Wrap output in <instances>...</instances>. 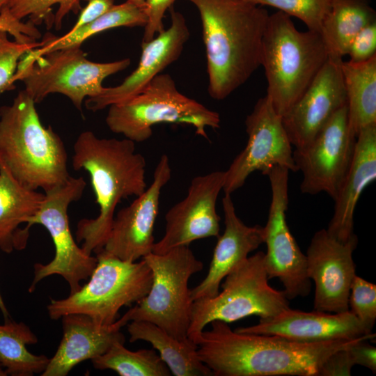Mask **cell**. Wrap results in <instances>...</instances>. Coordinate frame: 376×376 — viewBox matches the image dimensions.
<instances>
[{
  "label": "cell",
  "instance_id": "cell-1",
  "mask_svg": "<svg viewBox=\"0 0 376 376\" xmlns=\"http://www.w3.org/2000/svg\"><path fill=\"white\" fill-rule=\"evenodd\" d=\"M192 339L199 359L216 376H320L322 366L334 352L375 334L356 338L301 343L277 336L232 330L219 320L210 323Z\"/></svg>",
  "mask_w": 376,
  "mask_h": 376
},
{
  "label": "cell",
  "instance_id": "cell-2",
  "mask_svg": "<svg viewBox=\"0 0 376 376\" xmlns=\"http://www.w3.org/2000/svg\"><path fill=\"white\" fill-rule=\"evenodd\" d=\"M187 1L196 6L201 20L208 93L224 100L260 66L269 14L248 0Z\"/></svg>",
  "mask_w": 376,
  "mask_h": 376
},
{
  "label": "cell",
  "instance_id": "cell-3",
  "mask_svg": "<svg viewBox=\"0 0 376 376\" xmlns=\"http://www.w3.org/2000/svg\"><path fill=\"white\" fill-rule=\"evenodd\" d=\"M72 168L90 175L99 206L93 219H82L77 226L76 239L88 254L102 249L108 237L118 204L137 196L147 188L145 157L127 139L100 138L92 131L81 132L73 145Z\"/></svg>",
  "mask_w": 376,
  "mask_h": 376
},
{
  "label": "cell",
  "instance_id": "cell-4",
  "mask_svg": "<svg viewBox=\"0 0 376 376\" xmlns=\"http://www.w3.org/2000/svg\"><path fill=\"white\" fill-rule=\"evenodd\" d=\"M36 104L24 90L0 108V159L19 182L45 193L70 175L65 144L51 126L43 125Z\"/></svg>",
  "mask_w": 376,
  "mask_h": 376
},
{
  "label": "cell",
  "instance_id": "cell-5",
  "mask_svg": "<svg viewBox=\"0 0 376 376\" xmlns=\"http://www.w3.org/2000/svg\"><path fill=\"white\" fill-rule=\"evenodd\" d=\"M329 55L320 33L300 31L290 17L269 15L264 32L261 63L267 94L278 114L283 116L299 100Z\"/></svg>",
  "mask_w": 376,
  "mask_h": 376
},
{
  "label": "cell",
  "instance_id": "cell-6",
  "mask_svg": "<svg viewBox=\"0 0 376 376\" xmlns=\"http://www.w3.org/2000/svg\"><path fill=\"white\" fill-rule=\"evenodd\" d=\"M105 122L111 132L135 143L150 139L159 123L190 125L208 139L206 129L219 128L221 119L217 111L180 93L171 75L159 74L136 95L110 105Z\"/></svg>",
  "mask_w": 376,
  "mask_h": 376
},
{
  "label": "cell",
  "instance_id": "cell-7",
  "mask_svg": "<svg viewBox=\"0 0 376 376\" xmlns=\"http://www.w3.org/2000/svg\"><path fill=\"white\" fill-rule=\"evenodd\" d=\"M88 281L62 299H52L47 309L49 318L58 320L70 313H81L102 325L118 319V311L144 297L150 288L152 274L144 259L123 260L100 251Z\"/></svg>",
  "mask_w": 376,
  "mask_h": 376
},
{
  "label": "cell",
  "instance_id": "cell-8",
  "mask_svg": "<svg viewBox=\"0 0 376 376\" xmlns=\"http://www.w3.org/2000/svg\"><path fill=\"white\" fill-rule=\"evenodd\" d=\"M143 259L152 274L150 288L118 322L123 327L131 321L149 322L178 339L187 338L193 303L188 283L192 275L203 269V263L189 246L163 254L152 252Z\"/></svg>",
  "mask_w": 376,
  "mask_h": 376
},
{
  "label": "cell",
  "instance_id": "cell-9",
  "mask_svg": "<svg viewBox=\"0 0 376 376\" xmlns=\"http://www.w3.org/2000/svg\"><path fill=\"white\" fill-rule=\"evenodd\" d=\"M130 58L99 63L88 60L81 46L54 50L19 61L13 82L20 80L36 103L47 95L66 96L79 111L86 99L100 95L103 81L130 65Z\"/></svg>",
  "mask_w": 376,
  "mask_h": 376
},
{
  "label": "cell",
  "instance_id": "cell-10",
  "mask_svg": "<svg viewBox=\"0 0 376 376\" xmlns=\"http://www.w3.org/2000/svg\"><path fill=\"white\" fill-rule=\"evenodd\" d=\"M268 281L265 253L249 256L226 275L221 292L193 301L188 337H194L214 320L228 324L253 315L268 318L289 308L283 290L273 288Z\"/></svg>",
  "mask_w": 376,
  "mask_h": 376
},
{
  "label": "cell",
  "instance_id": "cell-11",
  "mask_svg": "<svg viewBox=\"0 0 376 376\" xmlns=\"http://www.w3.org/2000/svg\"><path fill=\"white\" fill-rule=\"evenodd\" d=\"M86 185L82 177L70 176L63 185L45 192L39 210L28 219L25 228L29 230L35 224L44 226L55 248L54 257L49 263L34 265V276L29 292L33 291L42 279L56 274L67 281L72 294L81 288V282L88 279L93 272L97 258L77 244L68 215L70 205L81 197Z\"/></svg>",
  "mask_w": 376,
  "mask_h": 376
},
{
  "label": "cell",
  "instance_id": "cell-12",
  "mask_svg": "<svg viewBox=\"0 0 376 376\" xmlns=\"http://www.w3.org/2000/svg\"><path fill=\"white\" fill-rule=\"evenodd\" d=\"M285 167H272L265 174L269 180L272 198L264 227L267 252L265 268L268 279H279L290 300L306 297L311 289L306 257L299 249L286 221L288 207V176Z\"/></svg>",
  "mask_w": 376,
  "mask_h": 376
},
{
  "label": "cell",
  "instance_id": "cell-13",
  "mask_svg": "<svg viewBox=\"0 0 376 376\" xmlns=\"http://www.w3.org/2000/svg\"><path fill=\"white\" fill-rule=\"evenodd\" d=\"M356 139L350 127L346 104L309 143L293 151L295 164L303 176L301 193L324 192L334 201L350 167Z\"/></svg>",
  "mask_w": 376,
  "mask_h": 376
},
{
  "label": "cell",
  "instance_id": "cell-14",
  "mask_svg": "<svg viewBox=\"0 0 376 376\" xmlns=\"http://www.w3.org/2000/svg\"><path fill=\"white\" fill-rule=\"evenodd\" d=\"M245 126L247 143L225 171L224 194H231L241 188L255 171L265 175L276 166L294 173L298 171L282 116L274 110L267 95L256 102L245 119Z\"/></svg>",
  "mask_w": 376,
  "mask_h": 376
},
{
  "label": "cell",
  "instance_id": "cell-15",
  "mask_svg": "<svg viewBox=\"0 0 376 376\" xmlns=\"http://www.w3.org/2000/svg\"><path fill=\"white\" fill-rule=\"evenodd\" d=\"M224 180L225 171H221L191 180L186 196L165 214V232L155 242L152 253L163 254L198 240L219 236L220 217L216 205Z\"/></svg>",
  "mask_w": 376,
  "mask_h": 376
},
{
  "label": "cell",
  "instance_id": "cell-16",
  "mask_svg": "<svg viewBox=\"0 0 376 376\" xmlns=\"http://www.w3.org/2000/svg\"><path fill=\"white\" fill-rule=\"evenodd\" d=\"M357 244L356 235L346 242L335 239L324 228L313 235L306 257L307 274L315 284V311H349L350 286L357 275L352 254Z\"/></svg>",
  "mask_w": 376,
  "mask_h": 376
},
{
  "label": "cell",
  "instance_id": "cell-17",
  "mask_svg": "<svg viewBox=\"0 0 376 376\" xmlns=\"http://www.w3.org/2000/svg\"><path fill=\"white\" fill-rule=\"evenodd\" d=\"M171 178L169 159L164 154L155 169L150 185L114 216L102 251L129 262L137 261L152 252L161 191Z\"/></svg>",
  "mask_w": 376,
  "mask_h": 376
},
{
  "label": "cell",
  "instance_id": "cell-18",
  "mask_svg": "<svg viewBox=\"0 0 376 376\" xmlns=\"http://www.w3.org/2000/svg\"><path fill=\"white\" fill-rule=\"evenodd\" d=\"M342 61L328 57L299 100L282 116L284 129L295 148L309 143L331 117L347 104Z\"/></svg>",
  "mask_w": 376,
  "mask_h": 376
},
{
  "label": "cell",
  "instance_id": "cell-19",
  "mask_svg": "<svg viewBox=\"0 0 376 376\" xmlns=\"http://www.w3.org/2000/svg\"><path fill=\"white\" fill-rule=\"evenodd\" d=\"M171 25L151 40L141 43L137 68L119 85L104 87L102 92L85 100L87 109L97 111L126 101L142 91L169 65L178 59L190 33L182 13L169 9Z\"/></svg>",
  "mask_w": 376,
  "mask_h": 376
},
{
  "label": "cell",
  "instance_id": "cell-20",
  "mask_svg": "<svg viewBox=\"0 0 376 376\" xmlns=\"http://www.w3.org/2000/svg\"><path fill=\"white\" fill-rule=\"evenodd\" d=\"M235 331L277 336L301 343L356 338L369 335L350 311L336 313L315 310L306 312L290 307L274 316L260 318L255 325L237 327Z\"/></svg>",
  "mask_w": 376,
  "mask_h": 376
},
{
  "label": "cell",
  "instance_id": "cell-21",
  "mask_svg": "<svg viewBox=\"0 0 376 376\" xmlns=\"http://www.w3.org/2000/svg\"><path fill=\"white\" fill-rule=\"evenodd\" d=\"M222 207L225 229L223 234L217 237L206 276L196 287L190 289L193 301L217 295L226 275L265 242L264 227L246 225L237 215L230 194H225Z\"/></svg>",
  "mask_w": 376,
  "mask_h": 376
},
{
  "label": "cell",
  "instance_id": "cell-22",
  "mask_svg": "<svg viewBox=\"0 0 376 376\" xmlns=\"http://www.w3.org/2000/svg\"><path fill=\"white\" fill-rule=\"evenodd\" d=\"M61 318L63 337L42 376H65L77 364L104 354L114 343L125 341L118 320L102 325L81 313H70Z\"/></svg>",
  "mask_w": 376,
  "mask_h": 376
},
{
  "label": "cell",
  "instance_id": "cell-23",
  "mask_svg": "<svg viewBox=\"0 0 376 376\" xmlns=\"http://www.w3.org/2000/svg\"><path fill=\"white\" fill-rule=\"evenodd\" d=\"M376 179V124L362 129L357 136L354 156L334 201L333 216L326 229L340 242L354 236V214L365 189Z\"/></svg>",
  "mask_w": 376,
  "mask_h": 376
},
{
  "label": "cell",
  "instance_id": "cell-24",
  "mask_svg": "<svg viewBox=\"0 0 376 376\" xmlns=\"http://www.w3.org/2000/svg\"><path fill=\"white\" fill-rule=\"evenodd\" d=\"M42 194L19 182L0 159V249L7 253L24 249L29 230L22 224L39 210Z\"/></svg>",
  "mask_w": 376,
  "mask_h": 376
},
{
  "label": "cell",
  "instance_id": "cell-25",
  "mask_svg": "<svg viewBox=\"0 0 376 376\" xmlns=\"http://www.w3.org/2000/svg\"><path fill=\"white\" fill-rule=\"evenodd\" d=\"M131 343L144 340L157 350L172 375L175 376H212L211 370L197 354V345L187 337L180 340L155 324L131 321L127 324Z\"/></svg>",
  "mask_w": 376,
  "mask_h": 376
},
{
  "label": "cell",
  "instance_id": "cell-26",
  "mask_svg": "<svg viewBox=\"0 0 376 376\" xmlns=\"http://www.w3.org/2000/svg\"><path fill=\"white\" fill-rule=\"evenodd\" d=\"M376 22V13L369 0H331L320 35L329 57L343 59L355 36Z\"/></svg>",
  "mask_w": 376,
  "mask_h": 376
},
{
  "label": "cell",
  "instance_id": "cell-27",
  "mask_svg": "<svg viewBox=\"0 0 376 376\" xmlns=\"http://www.w3.org/2000/svg\"><path fill=\"white\" fill-rule=\"evenodd\" d=\"M350 127L357 136L376 124V56L368 61L341 63Z\"/></svg>",
  "mask_w": 376,
  "mask_h": 376
},
{
  "label": "cell",
  "instance_id": "cell-28",
  "mask_svg": "<svg viewBox=\"0 0 376 376\" xmlns=\"http://www.w3.org/2000/svg\"><path fill=\"white\" fill-rule=\"evenodd\" d=\"M146 23L144 9L127 0L114 5L93 21L75 31H69L62 36L47 33L42 40L43 45L30 51L26 56L34 58L54 50L81 46L89 38L107 30L121 26H145Z\"/></svg>",
  "mask_w": 376,
  "mask_h": 376
},
{
  "label": "cell",
  "instance_id": "cell-29",
  "mask_svg": "<svg viewBox=\"0 0 376 376\" xmlns=\"http://www.w3.org/2000/svg\"><path fill=\"white\" fill-rule=\"evenodd\" d=\"M38 338L29 326L10 318L0 324V363L8 375L33 376L42 373L49 358L36 355L26 347Z\"/></svg>",
  "mask_w": 376,
  "mask_h": 376
},
{
  "label": "cell",
  "instance_id": "cell-30",
  "mask_svg": "<svg viewBox=\"0 0 376 376\" xmlns=\"http://www.w3.org/2000/svg\"><path fill=\"white\" fill-rule=\"evenodd\" d=\"M124 342L114 343L104 354L91 359L99 370H112L120 376H170L171 373L153 349L131 351Z\"/></svg>",
  "mask_w": 376,
  "mask_h": 376
},
{
  "label": "cell",
  "instance_id": "cell-31",
  "mask_svg": "<svg viewBox=\"0 0 376 376\" xmlns=\"http://www.w3.org/2000/svg\"><path fill=\"white\" fill-rule=\"evenodd\" d=\"M82 0H10L6 5L12 15L19 20L28 17L38 25L44 22L47 27L54 24L60 29L63 19L70 13H77Z\"/></svg>",
  "mask_w": 376,
  "mask_h": 376
},
{
  "label": "cell",
  "instance_id": "cell-32",
  "mask_svg": "<svg viewBox=\"0 0 376 376\" xmlns=\"http://www.w3.org/2000/svg\"><path fill=\"white\" fill-rule=\"evenodd\" d=\"M258 5L277 8L302 21L308 30L320 33L322 22L330 9L331 0H248Z\"/></svg>",
  "mask_w": 376,
  "mask_h": 376
},
{
  "label": "cell",
  "instance_id": "cell-33",
  "mask_svg": "<svg viewBox=\"0 0 376 376\" xmlns=\"http://www.w3.org/2000/svg\"><path fill=\"white\" fill-rule=\"evenodd\" d=\"M42 45V40L29 43L11 40L6 31L0 30V96L14 88L13 77L21 58Z\"/></svg>",
  "mask_w": 376,
  "mask_h": 376
},
{
  "label": "cell",
  "instance_id": "cell-34",
  "mask_svg": "<svg viewBox=\"0 0 376 376\" xmlns=\"http://www.w3.org/2000/svg\"><path fill=\"white\" fill-rule=\"evenodd\" d=\"M348 306L366 333L372 334L376 320V285L356 275L350 286Z\"/></svg>",
  "mask_w": 376,
  "mask_h": 376
},
{
  "label": "cell",
  "instance_id": "cell-35",
  "mask_svg": "<svg viewBox=\"0 0 376 376\" xmlns=\"http://www.w3.org/2000/svg\"><path fill=\"white\" fill-rule=\"evenodd\" d=\"M0 30L6 31L14 40L22 43L37 41L41 33L30 20L24 22L15 17L5 6L0 11Z\"/></svg>",
  "mask_w": 376,
  "mask_h": 376
},
{
  "label": "cell",
  "instance_id": "cell-36",
  "mask_svg": "<svg viewBox=\"0 0 376 376\" xmlns=\"http://www.w3.org/2000/svg\"><path fill=\"white\" fill-rule=\"evenodd\" d=\"M347 55L353 63L364 62L376 56V22L365 26L355 36Z\"/></svg>",
  "mask_w": 376,
  "mask_h": 376
},
{
  "label": "cell",
  "instance_id": "cell-37",
  "mask_svg": "<svg viewBox=\"0 0 376 376\" xmlns=\"http://www.w3.org/2000/svg\"><path fill=\"white\" fill-rule=\"evenodd\" d=\"M176 0H146L144 11L147 23L144 26L143 42L151 40L164 30L163 17Z\"/></svg>",
  "mask_w": 376,
  "mask_h": 376
},
{
  "label": "cell",
  "instance_id": "cell-38",
  "mask_svg": "<svg viewBox=\"0 0 376 376\" xmlns=\"http://www.w3.org/2000/svg\"><path fill=\"white\" fill-rule=\"evenodd\" d=\"M349 347L333 353L322 366L320 376L350 375L354 363Z\"/></svg>",
  "mask_w": 376,
  "mask_h": 376
},
{
  "label": "cell",
  "instance_id": "cell-39",
  "mask_svg": "<svg viewBox=\"0 0 376 376\" xmlns=\"http://www.w3.org/2000/svg\"><path fill=\"white\" fill-rule=\"evenodd\" d=\"M87 5L81 9L78 19L70 31H75L109 10L115 4L114 0H87Z\"/></svg>",
  "mask_w": 376,
  "mask_h": 376
},
{
  "label": "cell",
  "instance_id": "cell-40",
  "mask_svg": "<svg viewBox=\"0 0 376 376\" xmlns=\"http://www.w3.org/2000/svg\"><path fill=\"white\" fill-rule=\"evenodd\" d=\"M361 340L349 347L354 365H361L376 373V348Z\"/></svg>",
  "mask_w": 376,
  "mask_h": 376
},
{
  "label": "cell",
  "instance_id": "cell-41",
  "mask_svg": "<svg viewBox=\"0 0 376 376\" xmlns=\"http://www.w3.org/2000/svg\"><path fill=\"white\" fill-rule=\"evenodd\" d=\"M0 310L3 315L4 320L10 318V313L8 312V310L6 308V306L4 303V301H3V299L2 297L1 292H0Z\"/></svg>",
  "mask_w": 376,
  "mask_h": 376
},
{
  "label": "cell",
  "instance_id": "cell-42",
  "mask_svg": "<svg viewBox=\"0 0 376 376\" xmlns=\"http://www.w3.org/2000/svg\"><path fill=\"white\" fill-rule=\"evenodd\" d=\"M134 4L136 5L137 6L144 8L145 7V1L146 0H127Z\"/></svg>",
  "mask_w": 376,
  "mask_h": 376
},
{
  "label": "cell",
  "instance_id": "cell-43",
  "mask_svg": "<svg viewBox=\"0 0 376 376\" xmlns=\"http://www.w3.org/2000/svg\"><path fill=\"white\" fill-rule=\"evenodd\" d=\"M10 0H0V11L8 3Z\"/></svg>",
  "mask_w": 376,
  "mask_h": 376
},
{
  "label": "cell",
  "instance_id": "cell-44",
  "mask_svg": "<svg viewBox=\"0 0 376 376\" xmlns=\"http://www.w3.org/2000/svg\"><path fill=\"white\" fill-rule=\"evenodd\" d=\"M6 375H8L0 363V376H6Z\"/></svg>",
  "mask_w": 376,
  "mask_h": 376
}]
</instances>
